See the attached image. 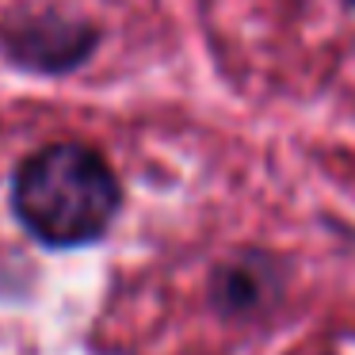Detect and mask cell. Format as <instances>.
<instances>
[{
  "instance_id": "cell-3",
  "label": "cell",
  "mask_w": 355,
  "mask_h": 355,
  "mask_svg": "<svg viewBox=\"0 0 355 355\" xmlns=\"http://www.w3.org/2000/svg\"><path fill=\"white\" fill-rule=\"evenodd\" d=\"M210 298L225 317H252L279 298V271L275 260L263 252H245L222 263L210 279Z\"/></svg>"
},
{
  "instance_id": "cell-2",
  "label": "cell",
  "mask_w": 355,
  "mask_h": 355,
  "mask_svg": "<svg viewBox=\"0 0 355 355\" xmlns=\"http://www.w3.org/2000/svg\"><path fill=\"white\" fill-rule=\"evenodd\" d=\"M96 42H100V31L88 19H73L62 12H35L0 31V46H4L8 62L35 73L77 69L80 62H88Z\"/></svg>"
},
{
  "instance_id": "cell-4",
  "label": "cell",
  "mask_w": 355,
  "mask_h": 355,
  "mask_svg": "<svg viewBox=\"0 0 355 355\" xmlns=\"http://www.w3.org/2000/svg\"><path fill=\"white\" fill-rule=\"evenodd\" d=\"M352 4H355V0H352Z\"/></svg>"
},
{
  "instance_id": "cell-1",
  "label": "cell",
  "mask_w": 355,
  "mask_h": 355,
  "mask_svg": "<svg viewBox=\"0 0 355 355\" xmlns=\"http://www.w3.org/2000/svg\"><path fill=\"white\" fill-rule=\"evenodd\" d=\"M123 207L111 164L80 141H54L24 157L12 180V210L19 225L46 248L92 245Z\"/></svg>"
}]
</instances>
